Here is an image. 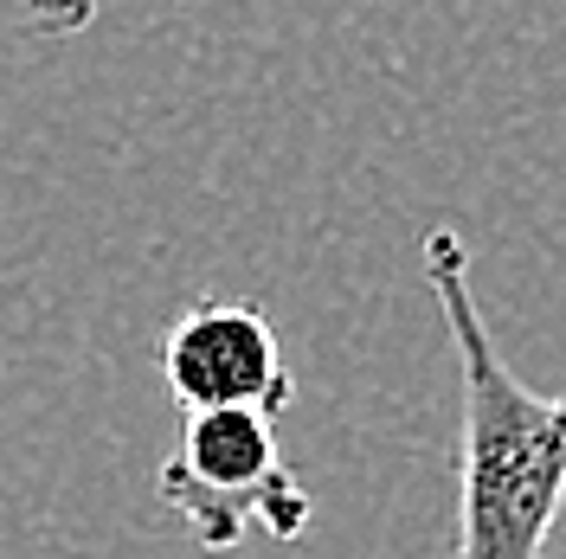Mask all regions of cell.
Instances as JSON below:
<instances>
[{
    "label": "cell",
    "instance_id": "obj_2",
    "mask_svg": "<svg viewBox=\"0 0 566 559\" xmlns=\"http://www.w3.org/2000/svg\"><path fill=\"white\" fill-rule=\"evenodd\" d=\"M155 489L207 553H232L251 534L296 540L316 515L303 476L277 451V419L245 405L180 412V444L161 456Z\"/></svg>",
    "mask_w": 566,
    "mask_h": 559
},
{
    "label": "cell",
    "instance_id": "obj_3",
    "mask_svg": "<svg viewBox=\"0 0 566 559\" xmlns=\"http://www.w3.org/2000/svg\"><path fill=\"white\" fill-rule=\"evenodd\" d=\"M155 367L161 386L180 412H226V405H245V412H271L283 419L296 380L283 367V341L277 321L239 303V296H200L161 328L155 341Z\"/></svg>",
    "mask_w": 566,
    "mask_h": 559
},
{
    "label": "cell",
    "instance_id": "obj_1",
    "mask_svg": "<svg viewBox=\"0 0 566 559\" xmlns=\"http://www.w3.org/2000/svg\"><path fill=\"white\" fill-rule=\"evenodd\" d=\"M419 251L458 348V559H541L566 508V392H534L502 360L458 225H431Z\"/></svg>",
    "mask_w": 566,
    "mask_h": 559
},
{
    "label": "cell",
    "instance_id": "obj_4",
    "mask_svg": "<svg viewBox=\"0 0 566 559\" xmlns=\"http://www.w3.org/2000/svg\"><path fill=\"white\" fill-rule=\"evenodd\" d=\"M20 13H27L33 33L71 39V33H84V27L97 20V0H20Z\"/></svg>",
    "mask_w": 566,
    "mask_h": 559
}]
</instances>
